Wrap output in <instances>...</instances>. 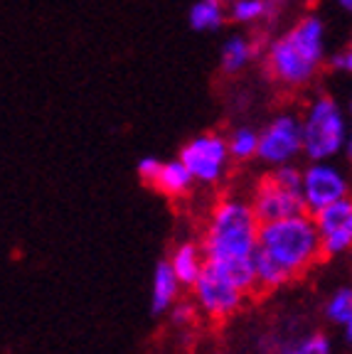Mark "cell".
Segmentation results:
<instances>
[{"mask_svg":"<svg viewBox=\"0 0 352 354\" xmlns=\"http://www.w3.org/2000/svg\"><path fill=\"white\" fill-rule=\"evenodd\" d=\"M266 69L283 86L298 88L318 74L325 62V22L306 15L264 47Z\"/></svg>","mask_w":352,"mask_h":354,"instance_id":"6da1fadb","label":"cell"},{"mask_svg":"<svg viewBox=\"0 0 352 354\" xmlns=\"http://www.w3.org/2000/svg\"><path fill=\"white\" fill-rule=\"evenodd\" d=\"M256 251L274 261L288 278H298L313 268L320 256V236L308 212L259 224Z\"/></svg>","mask_w":352,"mask_h":354,"instance_id":"7a4b0ae2","label":"cell"},{"mask_svg":"<svg viewBox=\"0 0 352 354\" xmlns=\"http://www.w3.org/2000/svg\"><path fill=\"white\" fill-rule=\"evenodd\" d=\"M256 234L259 221L247 199H220L209 212L204 239L200 243L204 261L249 259L256 249Z\"/></svg>","mask_w":352,"mask_h":354,"instance_id":"3957f363","label":"cell"},{"mask_svg":"<svg viewBox=\"0 0 352 354\" xmlns=\"http://www.w3.org/2000/svg\"><path fill=\"white\" fill-rule=\"evenodd\" d=\"M301 153L308 158V162L333 160L340 153L350 158V123H347L340 101L328 94L315 96L301 118Z\"/></svg>","mask_w":352,"mask_h":354,"instance_id":"277c9868","label":"cell"},{"mask_svg":"<svg viewBox=\"0 0 352 354\" xmlns=\"http://www.w3.org/2000/svg\"><path fill=\"white\" fill-rule=\"evenodd\" d=\"M177 160L187 167L195 185H220L229 170L227 138L222 133H200L180 148Z\"/></svg>","mask_w":352,"mask_h":354,"instance_id":"5b68a950","label":"cell"},{"mask_svg":"<svg viewBox=\"0 0 352 354\" xmlns=\"http://www.w3.org/2000/svg\"><path fill=\"white\" fill-rule=\"evenodd\" d=\"M345 197H350V180L333 160L308 162L301 170V199L308 214Z\"/></svg>","mask_w":352,"mask_h":354,"instance_id":"8992f818","label":"cell"},{"mask_svg":"<svg viewBox=\"0 0 352 354\" xmlns=\"http://www.w3.org/2000/svg\"><path fill=\"white\" fill-rule=\"evenodd\" d=\"M303 150L301 118L296 113H279L259 131L256 158L271 167L296 162Z\"/></svg>","mask_w":352,"mask_h":354,"instance_id":"52a82bcc","label":"cell"},{"mask_svg":"<svg viewBox=\"0 0 352 354\" xmlns=\"http://www.w3.org/2000/svg\"><path fill=\"white\" fill-rule=\"evenodd\" d=\"M190 288H193V295H195L193 303L197 308V313L215 322L227 320L229 315H234L244 305V298H247V293H242L239 288H234L229 281H225L207 263H204L202 273H200L197 281Z\"/></svg>","mask_w":352,"mask_h":354,"instance_id":"ba28073f","label":"cell"},{"mask_svg":"<svg viewBox=\"0 0 352 354\" xmlns=\"http://www.w3.org/2000/svg\"><path fill=\"white\" fill-rule=\"evenodd\" d=\"M320 236V256L337 259L345 256L352 246V199L345 197L340 202L323 207L310 214Z\"/></svg>","mask_w":352,"mask_h":354,"instance_id":"9c48e42d","label":"cell"},{"mask_svg":"<svg viewBox=\"0 0 352 354\" xmlns=\"http://www.w3.org/2000/svg\"><path fill=\"white\" fill-rule=\"evenodd\" d=\"M252 212L256 216L259 224L264 221H276V219H283V216H293V214H301L303 209V199L298 192H288V189L279 187V185L269 177H261L256 187H254L252 194Z\"/></svg>","mask_w":352,"mask_h":354,"instance_id":"30bf717a","label":"cell"},{"mask_svg":"<svg viewBox=\"0 0 352 354\" xmlns=\"http://www.w3.org/2000/svg\"><path fill=\"white\" fill-rule=\"evenodd\" d=\"M180 283H177L175 273L168 266V261H158L153 271V283H150V313L155 317L166 315L168 310L180 300Z\"/></svg>","mask_w":352,"mask_h":354,"instance_id":"8fae6325","label":"cell"},{"mask_svg":"<svg viewBox=\"0 0 352 354\" xmlns=\"http://www.w3.org/2000/svg\"><path fill=\"white\" fill-rule=\"evenodd\" d=\"M166 261L173 268V273H175L177 283H180L182 288L193 286L204 268V254L197 241H180L175 249L170 251V256H168Z\"/></svg>","mask_w":352,"mask_h":354,"instance_id":"7c38bea8","label":"cell"},{"mask_svg":"<svg viewBox=\"0 0 352 354\" xmlns=\"http://www.w3.org/2000/svg\"><path fill=\"white\" fill-rule=\"evenodd\" d=\"M264 50V42L249 39L244 35H229L220 50V66L225 74H239L247 69L249 62L256 59L259 52Z\"/></svg>","mask_w":352,"mask_h":354,"instance_id":"4fadbf2b","label":"cell"},{"mask_svg":"<svg viewBox=\"0 0 352 354\" xmlns=\"http://www.w3.org/2000/svg\"><path fill=\"white\" fill-rule=\"evenodd\" d=\"M193 185H195V180L190 177L187 167L175 158V160L160 162V170H158V175H155L150 187L168 194V197H182V194H187L190 189H193Z\"/></svg>","mask_w":352,"mask_h":354,"instance_id":"5bb4252c","label":"cell"},{"mask_svg":"<svg viewBox=\"0 0 352 354\" xmlns=\"http://www.w3.org/2000/svg\"><path fill=\"white\" fill-rule=\"evenodd\" d=\"M187 22L195 32H217L227 22V6L222 0H195L187 12Z\"/></svg>","mask_w":352,"mask_h":354,"instance_id":"9a60e30c","label":"cell"},{"mask_svg":"<svg viewBox=\"0 0 352 354\" xmlns=\"http://www.w3.org/2000/svg\"><path fill=\"white\" fill-rule=\"evenodd\" d=\"M212 271L220 273L225 281H229L234 288H239L242 293H252L256 290V276H254L252 256L249 259H227V261H204Z\"/></svg>","mask_w":352,"mask_h":354,"instance_id":"2e32d148","label":"cell"},{"mask_svg":"<svg viewBox=\"0 0 352 354\" xmlns=\"http://www.w3.org/2000/svg\"><path fill=\"white\" fill-rule=\"evenodd\" d=\"M325 317L342 330V339L352 342V288L340 286L325 303Z\"/></svg>","mask_w":352,"mask_h":354,"instance_id":"e0dca14e","label":"cell"},{"mask_svg":"<svg viewBox=\"0 0 352 354\" xmlns=\"http://www.w3.org/2000/svg\"><path fill=\"white\" fill-rule=\"evenodd\" d=\"M227 138V153H229V160H254L256 158V145H259V131L252 126H239L225 136Z\"/></svg>","mask_w":352,"mask_h":354,"instance_id":"ac0fdd59","label":"cell"},{"mask_svg":"<svg viewBox=\"0 0 352 354\" xmlns=\"http://www.w3.org/2000/svg\"><path fill=\"white\" fill-rule=\"evenodd\" d=\"M227 17L237 25H254V22L271 20L269 0H231L227 3Z\"/></svg>","mask_w":352,"mask_h":354,"instance_id":"d6986e66","label":"cell"},{"mask_svg":"<svg viewBox=\"0 0 352 354\" xmlns=\"http://www.w3.org/2000/svg\"><path fill=\"white\" fill-rule=\"evenodd\" d=\"M252 266H254V276H256V288L276 290V288L286 286V283L291 281L274 261H269L261 251H256V249H254V254H252Z\"/></svg>","mask_w":352,"mask_h":354,"instance_id":"ffe728a7","label":"cell"},{"mask_svg":"<svg viewBox=\"0 0 352 354\" xmlns=\"http://www.w3.org/2000/svg\"><path fill=\"white\" fill-rule=\"evenodd\" d=\"M281 354H333V342L323 332H313L308 337L286 344L281 349Z\"/></svg>","mask_w":352,"mask_h":354,"instance_id":"44dd1931","label":"cell"},{"mask_svg":"<svg viewBox=\"0 0 352 354\" xmlns=\"http://www.w3.org/2000/svg\"><path fill=\"white\" fill-rule=\"evenodd\" d=\"M271 180H274L279 187L288 189V192L301 194V167H298L296 162L274 167V172H271Z\"/></svg>","mask_w":352,"mask_h":354,"instance_id":"7402d4cb","label":"cell"},{"mask_svg":"<svg viewBox=\"0 0 352 354\" xmlns=\"http://www.w3.org/2000/svg\"><path fill=\"white\" fill-rule=\"evenodd\" d=\"M166 315L170 317L173 327H190L195 320H197L200 313H197V308H195L193 300H177Z\"/></svg>","mask_w":352,"mask_h":354,"instance_id":"603a6c76","label":"cell"},{"mask_svg":"<svg viewBox=\"0 0 352 354\" xmlns=\"http://www.w3.org/2000/svg\"><path fill=\"white\" fill-rule=\"evenodd\" d=\"M160 158H155V155H146V158H141L138 160V165H136V172H138V177H141V183L143 185H153V180H155V175H158V170H160Z\"/></svg>","mask_w":352,"mask_h":354,"instance_id":"cb8c5ba5","label":"cell"},{"mask_svg":"<svg viewBox=\"0 0 352 354\" xmlns=\"http://www.w3.org/2000/svg\"><path fill=\"white\" fill-rule=\"evenodd\" d=\"M328 66H331L335 74H350L352 72V50L350 47H342V50L333 52L331 59H328Z\"/></svg>","mask_w":352,"mask_h":354,"instance_id":"d4e9b609","label":"cell"},{"mask_svg":"<svg viewBox=\"0 0 352 354\" xmlns=\"http://www.w3.org/2000/svg\"><path fill=\"white\" fill-rule=\"evenodd\" d=\"M335 3L342 8V10H350V8H352V0H335Z\"/></svg>","mask_w":352,"mask_h":354,"instance_id":"484cf974","label":"cell"},{"mask_svg":"<svg viewBox=\"0 0 352 354\" xmlns=\"http://www.w3.org/2000/svg\"><path fill=\"white\" fill-rule=\"evenodd\" d=\"M222 3H225V6H227V3H231V0H222Z\"/></svg>","mask_w":352,"mask_h":354,"instance_id":"4316f807","label":"cell"}]
</instances>
